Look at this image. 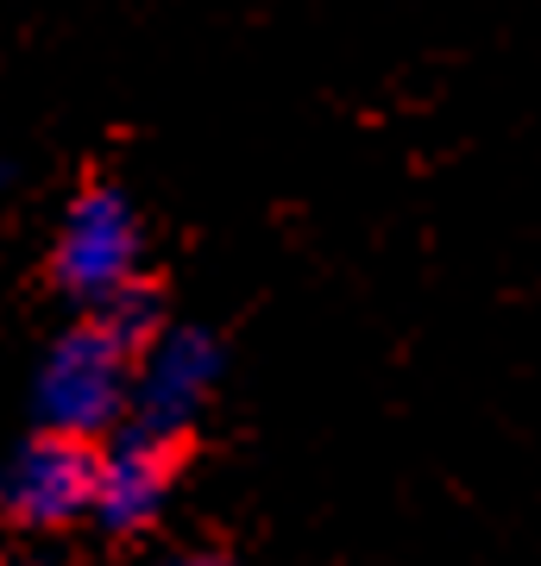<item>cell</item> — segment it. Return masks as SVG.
Returning a JSON list of instances; mask_svg holds the SVG:
<instances>
[{
	"label": "cell",
	"mask_w": 541,
	"mask_h": 566,
	"mask_svg": "<svg viewBox=\"0 0 541 566\" xmlns=\"http://www.w3.org/2000/svg\"><path fill=\"white\" fill-rule=\"evenodd\" d=\"M101 472H107V453L95 447V434L44 428L0 472V510L25 528H63L95 510Z\"/></svg>",
	"instance_id": "1"
},
{
	"label": "cell",
	"mask_w": 541,
	"mask_h": 566,
	"mask_svg": "<svg viewBox=\"0 0 541 566\" xmlns=\"http://www.w3.org/2000/svg\"><path fill=\"white\" fill-rule=\"evenodd\" d=\"M44 277L70 290V296H82V303H101L121 283L139 277V227H133V208H126L121 189H107V182L82 189Z\"/></svg>",
	"instance_id": "2"
},
{
	"label": "cell",
	"mask_w": 541,
	"mask_h": 566,
	"mask_svg": "<svg viewBox=\"0 0 541 566\" xmlns=\"http://www.w3.org/2000/svg\"><path fill=\"white\" fill-rule=\"evenodd\" d=\"M126 378H133V359L107 334H95L89 322L70 327L58 340V353H51V365H44V378H39L44 428H63V434H95V428H107L126 409Z\"/></svg>",
	"instance_id": "3"
},
{
	"label": "cell",
	"mask_w": 541,
	"mask_h": 566,
	"mask_svg": "<svg viewBox=\"0 0 541 566\" xmlns=\"http://www.w3.org/2000/svg\"><path fill=\"white\" fill-rule=\"evenodd\" d=\"M183 447H189V428H177V434H145V428H133V434L107 453L101 497H95V516H101L107 535H139V528L158 523L164 497L177 485Z\"/></svg>",
	"instance_id": "4"
},
{
	"label": "cell",
	"mask_w": 541,
	"mask_h": 566,
	"mask_svg": "<svg viewBox=\"0 0 541 566\" xmlns=\"http://www.w3.org/2000/svg\"><path fill=\"white\" fill-rule=\"evenodd\" d=\"M170 566H233V560H221V554H183V560H170Z\"/></svg>",
	"instance_id": "5"
}]
</instances>
